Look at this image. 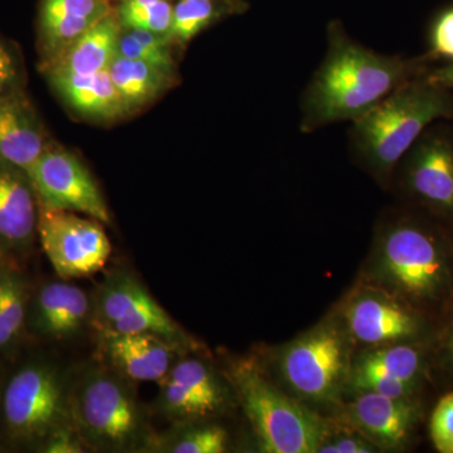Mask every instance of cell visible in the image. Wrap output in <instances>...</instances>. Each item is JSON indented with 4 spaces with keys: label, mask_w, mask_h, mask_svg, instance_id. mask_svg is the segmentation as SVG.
Wrapping results in <instances>:
<instances>
[{
    "label": "cell",
    "mask_w": 453,
    "mask_h": 453,
    "mask_svg": "<svg viewBox=\"0 0 453 453\" xmlns=\"http://www.w3.org/2000/svg\"><path fill=\"white\" fill-rule=\"evenodd\" d=\"M431 61L429 55L405 58L375 52L332 27L326 55L301 100V131L357 121L405 82L427 73Z\"/></svg>",
    "instance_id": "cell-1"
},
{
    "label": "cell",
    "mask_w": 453,
    "mask_h": 453,
    "mask_svg": "<svg viewBox=\"0 0 453 453\" xmlns=\"http://www.w3.org/2000/svg\"><path fill=\"white\" fill-rule=\"evenodd\" d=\"M380 271L393 294L425 316L453 305V234L426 214L399 216L381 231Z\"/></svg>",
    "instance_id": "cell-2"
},
{
    "label": "cell",
    "mask_w": 453,
    "mask_h": 453,
    "mask_svg": "<svg viewBox=\"0 0 453 453\" xmlns=\"http://www.w3.org/2000/svg\"><path fill=\"white\" fill-rule=\"evenodd\" d=\"M441 120L453 121V91L425 73L405 82L354 121L349 139L357 159L375 178L388 183L423 131Z\"/></svg>",
    "instance_id": "cell-3"
},
{
    "label": "cell",
    "mask_w": 453,
    "mask_h": 453,
    "mask_svg": "<svg viewBox=\"0 0 453 453\" xmlns=\"http://www.w3.org/2000/svg\"><path fill=\"white\" fill-rule=\"evenodd\" d=\"M71 416L86 449L133 451L148 440L127 378L110 366H89L71 384Z\"/></svg>",
    "instance_id": "cell-4"
},
{
    "label": "cell",
    "mask_w": 453,
    "mask_h": 453,
    "mask_svg": "<svg viewBox=\"0 0 453 453\" xmlns=\"http://www.w3.org/2000/svg\"><path fill=\"white\" fill-rule=\"evenodd\" d=\"M0 426L12 445L41 452L57 432L73 427L71 384L49 362L26 363L3 389Z\"/></svg>",
    "instance_id": "cell-5"
},
{
    "label": "cell",
    "mask_w": 453,
    "mask_h": 453,
    "mask_svg": "<svg viewBox=\"0 0 453 453\" xmlns=\"http://www.w3.org/2000/svg\"><path fill=\"white\" fill-rule=\"evenodd\" d=\"M231 377L262 452H318L327 434L319 417L282 395L252 360L232 365Z\"/></svg>",
    "instance_id": "cell-6"
},
{
    "label": "cell",
    "mask_w": 453,
    "mask_h": 453,
    "mask_svg": "<svg viewBox=\"0 0 453 453\" xmlns=\"http://www.w3.org/2000/svg\"><path fill=\"white\" fill-rule=\"evenodd\" d=\"M395 174L417 211L453 234V121H437L423 131Z\"/></svg>",
    "instance_id": "cell-7"
},
{
    "label": "cell",
    "mask_w": 453,
    "mask_h": 453,
    "mask_svg": "<svg viewBox=\"0 0 453 453\" xmlns=\"http://www.w3.org/2000/svg\"><path fill=\"white\" fill-rule=\"evenodd\" d=\"M91 300L98 334H154L177 349L190 347L189 336L127 271L110 273Z\"/></svg>",
    "instance_id": "cell-8"
},
{
    "label": "cell",
    "mask_w": 453,
    "mask_h": 453,
    "mask_svg": "<svg viewBox=\"0 0 453 453\" xmlns=\"http://www.w3.org/2000/svg\"><path fill=\"white\" fill-rule=\"evenodd\" d=\"M38 240L61 279H86L106 266L111 243L101 222L40 208Z\"/></svg>",
    "instance_id": "cell-9"
},
{
    "label": "cell",
    "mask_w": 453,
    "mask_h": 453,
    "mask_svg": "<svg viewBox=\"0 0 453 453\" xmlns=\"http://www.w3.org/2000/svg\"><path fill=\"white\" fill-rule=\"evenodd\" d=\"M28 175L42 210L73 211L110 223L103 193L76 155L50 144L28 170Z\"/></svg>",
    "instance_id": "cell-10"
},
{
    "label": "cell",
    "mask_w": 453,
    "mask_h": 453,
    "mask_svg": "<svg viewBox=\"0 0 453 453\" xmlns=\"http://www.w3.org/2000/svg\"><path fill=\"white\" fill-rule=\"evenodd\" d=\"M281 368L288 384L312 401H334L347 372V349L333 325L316 327L283 353Z\"/></svg>",
    "instance_id": "cell-11"
},
{
    "label": "cell",
    "mask_w": 453,
    "mask_h": 453,
    "mask_svg": "<svg viewBox=\"0 0 453 453\" xmlns=\"http://www.w3.org/2000/svg\"><path fill=\"white\" fill-rule=\"evenodd\" d=\"M40 204L26 170L0 160V253L19 265L38 238Z\"/></svg>",
    "instance_id": "cell-12"
},
{
    "label": "cell",
    "mask_w": 453,
    "mask_h": 453,
    "mask_svg": "<svg viewBox=\"0 0 453 453\" xmlns=\"http://www.w3.org/2000/svg\"><path fill=\"white\" fill-rule=\"evenodd\" d=\"M425 318L401 299L380 294L359 295L347 309L351 335L368 345L419 338L427 326Z\"/></svg>",
    "instance_id": "cell-13"
},
{
    "label": "cell",
    "mask_w": 453,
    "mask_h": 453,
    "mask_svg": "<svg viewBox=\"0 0 453 453\" xmlns=\"http://www.w3.org/2000/svg\"><path fill=\"white\" fill-rule=\"evenodd\" d=\"M91 310V297L80 286L47 282L31 295L27 330L41 339H68L88 323Z\"/></svg>",
    "instance_id": "cell-14"
},
{
    "label": "cell",
    "mask_w": 453,
    "mask_h": 453,
    "mask_svg": "<svg viewBox=\"0 0 453 453\" xmlns=\"http://www.w3.org/2000/svg\"><path fill=\"white\" fill-rule=\"evenodd\" d=\"M110 368L127 380L160 381L174 365L179 349L154 334H100Z\"/></svg>",
    "instance_id": "cell-15"
},
{
    "label": "cell",
    "mask_w": 453,
    "mask_h": 453,
    "mask_svg": "<svg viewBox=\"0 0 453 453\" xmlns=\"http://www.w3.org/2000/svg\"><path fill=\"white\" fill-rule=\"evenodd\" d=\"M349 416L357 428L380 445L403 449L421 418V407L416 399L362 393L349 407Z\"/></svg>",
    "instance_id": "cell-16"
},
{
    "label": "cell",
    "mask_w": 453,
    "mask_h": 453,
    "mask_svg": "<svg viewBox=\"0 0 453 453\" xmlns=\"http://www.w3.org/2000/svg\"><path fill=\"white\" fill-rule=\"evenodd\" d=\"M109 13L111 8L107 0H40L38 46L43 65L61 55Z\"/></svg>",
    "instance_id": "cell-17"
},
{
    "label": "cell",
    "mask_w": 453,
    "mask_h": 453,
    "mask_svg": "<svg viewBox=\"0 0 453 453\" xmlns=\"http://www.w3.org/2000/svg\"><path fill=\"white\" fill-rule=\"evenodd\" d=\"M50 144L26 91L0 100V160L28 170Z\"/></svg>",
    "instance_id": "cell-18"
},
{
    "label": "cell",
    "mask_w": 453,
    "mask_h": 453,
    "mask_svg": "<svg viewBox=\"0 0 453 453\" xmlns=\"http://www.w3.org/2000/svg\"><path fill=\"white\" fill-rule=\"evenodd\" d=\"M122 27L115 13L101 18L58 57L43 65L44 73L88 76L109 70L118 56Z\"/></svg>",
    "instance_id": "cell-19"
},
{
    "label": "cell",
    "mask_w": 453,
    "mask_h": 453,
    "mask_svg": "<svg viewBox=\"0 0 453 453\" xmlns=\"http://www.w3.org/2000/svg\"><path fill=\"white\" fill-rule=\"evenodd\" d=\"M46 74L62 100L83 116L96 120H113L127 113L109 70L88 76Z\"/></svg>",
    "instance_id": "cell-20"
},
{
    "label": "cell",
    "mask_w": 453,
    "mask_h": 453,
    "mask_svg": "<svg viewBox=\"0 0 453 453\" xmlns=\"http://www.w3.org/2000/svg\"><path fill=\"white\" fill-rule=\"evenodd\" d=\"M109 73L120 94L127 113L153 103L173 82V74L120 55L116 56L110 65Z\"/></svg>",
    "instance_id": "cell-21"
},
{
    "label": "cell",
    "mask_w": 453,
    "mask_h": 453,
    "mask_svg": "<svg viewBox=\"0 0 453 453\" xmlns=\"http://www.w3.org/2000/svg\"><path fill=\"white\" fill-rule=\"evenodd\" d=\"M31 295L19 265L0 267V351L13 348L26 332Z\"/></svg>",
    "instance_id": "cell-22"
},
{
    "label": "cell",
    "mask_w": 453,
    "mask_h": 453,
    "mask_svg": "<svg viewBox=\"0 0 453 453\" xmlns=\"http://www.w3.org/2000/svg\"><path fill=\"white\" fill-rule=\"evenodd\" d=\"M426 372V357L412 344H398L371 351L360 359L354 372H374L393 380L421 386Z\"/></svg>",
    "instance_id": "cell-23"
},
{
    "label": "cell",
    "mask_w": 453,
    "mask_h": 453,
    "mask_svg": "<svg viewBox=\"0 0 453 453\" xmlns=\"http://www.w3.org/2000/svg\"><path fill=\"white\" fill-rule=\"evenodd\" d=\"M170 380L180 384L205 402L214 413L219 412L226 402V389L210 365L196 357L180 359L172 365L168 374Z\"/></svg>",
    "instance_id": "cell-24"
},
{
    "label": "cell",
    "mask_w": 453,
    "mask_h": 453,
    "mask_svg": "<svg viewBox=\"0 0 453 453\" xmlns=\"http://www.w3.org/2000/svg\"><path fill=\"white\" fill-rule=\"evenodd\" d=\"M169 38L139 28H122L118 55L154 65L164 73H174V59Z\"/></svg>",
    "instance_id": "cell-25"
},
{
    "label": "cell",
    "mask_w": 453,
    "mask_h": 453,
    "mask_svg": "<svg viewBox=\"0 0 453 453\" xmlns=\"http://www.w3.org/2000/svg\"><path fill=\"white\" fill-rule=\"evenodd\" d=\"M173 7L169 0H121L116 16L122 28H139L170 38Z\"/></svg>",
    "instance_id": "cell-26"
},
{
    "label": "cell",
    "mask_w": 453,
    "mask_h": 453,
    "mask_svg": "<svg viewBox=\"0 0 453 453\" xmlns=\"http://www.w3.org/2000/svg\"><path fill=\"white\" fill-rule=\"evenodd\" d=\"M217 16L214 0H179L173 9L170 38L188 43L204 31Z\"/></svg>",
    "instance_id": "cell-27"
},
{
    "label": "cell",
    "mask_w": 453,
    "mask_h": 453,
    "mask_svg": "<svg viewBox=\"0 0 453 453\" xmlns=\"http://www.w3.org/2000/svg\"><path fill=\"white\" fill-rule=\"evenodd\" d=\"M228 436L219 426H202L188 429L166 443L164 451L172 453L226 452Z\"/></svg>",
    "instance_id": "cell-28"
},
{
    "label": "cell",
    "mask_w": 453,
    "mask_h": 453,
    "mask_svg": "<svg viewBox=\"0 0 453 453\" xmlns=\"http://www.w3.org/2000/svg\"><path fill=\"white\" fill-rule=\"evenodd\" d=\"M354 388L362 393L392 396V398L416 399L419 386L408 381L393 380L374 372H354L351 377Z\"/></svg>",
    "instance_id": "cell-29"
},
{
    "label": "cell",
    "mask_w": 453,
    "mask_h": 453,
    "mask_svg": "<svg viewBox=\"0 0 453 453\" xmlns=\"http://www.w3.org/2000/svg\"><path fill=\"white\" fill-rule=\"evenodd\" d=\"M25 91V73L16 47L0 35V100Z\"/></svg>",
    "instance_id": "cell-30"
},
{
    "label": "cell",
    "mask_w": 453,
    "mask_h": 453,
    "mask_svg": "<svg viewBox=\"0 0 453 453\" xmlns=\"http://www.w3.org/2000/svg\"><path fill=\"white\" fill-rule=\"evenodd\" d=\"M429 434L438 452L453 453V390L437 402L429 419Z\"/></svg>",
    "instance_id": "cell-31"
},
{
    "label": "cell",
    "mask_w": 453,
    "mask_h": 453,
    "mask_svg": "<svg viewBox=\"0 0 453 453\" xmlns=\"http://www.w3.org/2000/svg\"><path fill=\"white\" fill-rule=\"evenodd\" d=\"M429 49L432 58L453 62V8L441 14L432 27Z\"/></svg>",
    "instance_id": "cell-32"
},
{
    "label": "cell",
    "mask_w": 453,
    "mask_h": 453,
    "mask_svg": "<svg viewBox=\"0 0 453 453\" xmlns=\"http://www.w3.org/2000/svg\"><path fill=\"white\" fill-rule=\"evenodd\" d=\"M81 438L77 434L76 429L68 427L57 432L55 436L50 438L49 442L42 447L41 452L46 453H79L85 452Z\"/></svg>",
    "instance_id": "cell-33"
},
{
    "label": "cell",
    "mask_w": 453,
    "mask_h": 453,
    "mask_svg": "<svg viewBox=\"0 0 453 453\" xmlns=\"http://www.w3.org/2000/svg\"><path fill=\"white\" fill-rule=\"evenodd\" d=\"M374 447L362 438L342 436L333 438L325 437L324 442L319 447L320 453H369L374 452Z\"/></svg>",
    "instance_id": "cell-34"
},
{
    "label": "cell",
    "mask_w": 453,
    "mask_h": 453,
    "mask_svg": "<svg viewBox=\"0 0 453 453\" xmlns=\"http://www.w3.org/2000/svg\"><path fill=\"white\" fill-rule=\"evenodd\" d=\"M427 76L432 81L453 91V62H449V64L434 68V70H429Z\"/></svg>",
    "instance_id": "cell-35"
},
{
    "label": "cell",
    "mask_w": 453,
    "mask_h": 453,
    "mask_svg": "<svg viewBox=\"0 0 453 453\" xmlns=\"http://www.w3.org/2000/svg\"><path fill=\"white\" fill-rule=\"evenodd\" d=\"M442 359L445 360L447 368L453 372V315L449 330H447L445 342H443Z\"/></svg>",
    "instance_id": "cell-36"
},
{
    "label": "cell",
    "mask_w": 453,
    "mask_h": 453,
    "mask_svg": "<svg viewBox=\"0 0 453 453\" xmlns=\"http://www.w3.org/2000/svg\"><path fill=\"white\" fill-rule=\"evenodd\" d=\"M7 264H13V262L8 261V259L5 258L4 256L2 255V253H0V267L4 266V265Z\"/></svg>",
    "instance_id": "cell-37"
},
{
    "label": "cell",
    "mask_w": 453,
    "mask_h": 453,
    "mask_svg": "<svg viewBox=\"0 0 453 453\" xmlns=\"http://www.w3.org/2000/svg\"><path fill=\"white\" fill-rule=\"evenodd\" d=\"M2 396H3V390L0 389V413H2Z\"/></svg>",
    "instance_id": "cell-38"
}]
</instances>
